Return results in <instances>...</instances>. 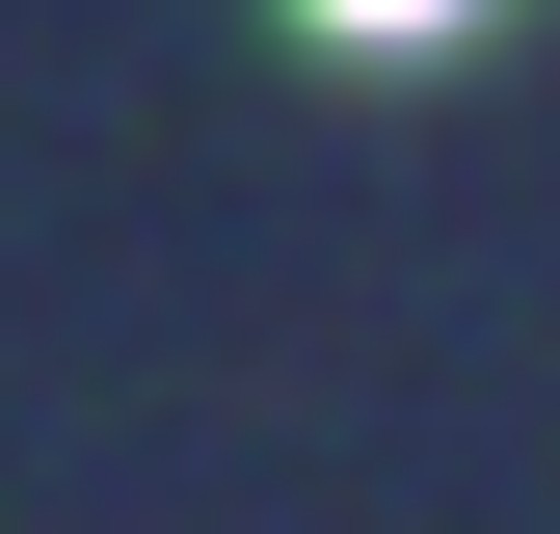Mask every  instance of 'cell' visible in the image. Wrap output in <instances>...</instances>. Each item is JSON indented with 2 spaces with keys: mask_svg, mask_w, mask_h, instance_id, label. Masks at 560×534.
Returning <instances> with one entry per match:
<instances>
[{
  "mask_svg": "<svg viewBox=\"0 0 560 534\" xmlns=\"http://www.w3.org/2000/svg\"><path fill=\"white\" fill-rule=\"evenodd\" d=\"M320 27H454V0H320Z\"/></svg>",
  "mask_w": 560,
  "mask_h": 534,
  "instance_id": "obj_1",
  "label": "cell"
}]
</instances>
